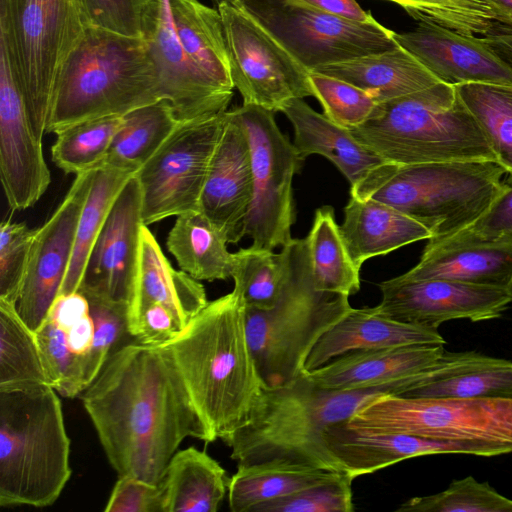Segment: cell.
Returning <instances> with one entry per match:
<instances>
[{"instance_id":"cell-1","label":"cell","mask_w":512,"mask_h":512,"mask_svg":"<svg viewBox=\"0 0 512 512\" xmlns=\"http://www.w3.org/2000/svg\"><path fill=\"white\" fill-rule=\"evenodd\" d=\"M80 396L119 476L158 485L185 438L213 441L162 346L137 342L114 351Z\"/></svg>"},{"instance_id":"cell-2","label":"cell","mask_w":512,"mask_h":512,"mask_svg":"<svg viewBox=\"0 0 512 512\" xmlns=\"http://www.w3.org/2000/svg\"><path fill=\"white\" fill-rule=\"evenodd\" d=\"M172 357L213 441L243 426L262 393L246 331V306L233 289L161 345Z\"/></svg>"},{"instance_id":"cell-3","label":"cell","mask_w":512,"mask_h":512,"mask_svg":"<svg viewBox=\"0 0 512 512\" xmlns=\"http://www.w3.org/2000/svg\"><path fill=\"white\" fill-rule=\"evenodd\" d=\"M405 379L365 389L331 390L303 372L284 386L263 388L249 420L222 441L238 465L282 461L344 472L326 444V429L347 422L380 396L399 395Z\"/></svg>"},{"instance_id":"cell-4","label":"cell","mask_w":512,"mask_h":512,"mask_svg":"<svg viewBox=\"0 0 512 512\" xmlns=\"http://www.w3.org/2000/svg\"><path fill=\"white\" fill-rule=\"evenodd\" d=\"M506 170L496 161L421 164L385 161L351 185L350 195L382 202L442 238L481 217L504 187Z\"/></svg>"},{"instance_id":"cell-5","label":"cell","mask_w":512,"mask_h":512,"mask_svg":"<svg viewBox=\"0 0 512 512\" xmlns=\"http://www.w3.org/2000/svg\"><path fill=\"white\" fill-rule=\"evenodd\" d=\"M61 402L47 383L0 388V505L47 507L71 476Z\"/></svg>"},{"instance_id":"cell-6","label":"cell","mask_w":512,"mask_h":512,"mask_svg":"<svg viewBox=\"0 0 512 512\" xmlns=\"http://www.w3.org/2000/svg\"><path fill=\"white\" fill-rule=\"evenodd\" d=\"M162 100L144 38L89 26L62 70L46 133Z\"/></svg>"},{"instance_id":"cell-7","label":"cell","mask_w":512,"mask_h":512,"mask_svg":"<svg viewBox=\"0 0 512 512\" xmlns=\"http://www.w3.org/2000/svg\"><path fill=\"white\" fill-rule=\"evenodd\" d=\"M350 132L388 162H497L455 86L444 82L380 102L370 118Z\"/></svg>"},{"instance_id":"cell-8","label":"cell","mask_w":512,"mask_h":512,"mask_svg":"<svg viewBox=\"0 0 512 512\" xmlns=\"http://www.w3.org/2000/svg\"><path fill=\"white\" fill-rule=\"evenodd\" d=\"M282 248L287 275L276 305L246 307L247 337L264 389L284 386L305 372L315 344L352 309L349 296L316 288L305 238Z\"/></svg>"},{"instance_id":"cell-9","label":"cell","mask_w":512,"mask_h":512,"mask_svg":"<svg viewBox=\"0 0 512 512\" xmlns=\"http://www.w3.org/2000/svg\"><path fill=\"white\" fill-rule=\"evenodd\" d=\"M89 26L81 0H0V49L41 140L64 65Z\"/></svg>"},{"instance_id":"cell-10","label":"cell","mask_w":512,"mask_h":512,"mask_svg":"<svg viewBox=\"0 0 512 512\" xmlns=\"http://www.w3.org/2000/svg\"><path fill=\"white\" fill-rule=\"evenodd\" d=\"M347 425L452 442L490 443L512 449V400L414 398L383 395L355 413Z\"/></svg>"},{"instance_id":"cell-11","label":"cell","mask_w":512,"mask_h":512,"mask_svg":"<svg viewBox=\"0 0 512 512\" xmlns=\"http://www.w3.org/2000/svg\"><path fill=\"white\" fill-rule=\"evenodd\" d=\"M234 109L247 135L252 166V199L242 237H249L255 248H282L293 240L292 183L303 161L280 131L273 111L253 104Z\"/></svg>"},{"instance_id":"cell-12","label":"cell","mask_w":512,"mask_h":512,"mask_svg":"<svg viewBox=\"0 0 512 512\" xmlns=\"http://www.w3.org/2000/svg\"><path fill=\"white\" fill-rule=\"evenodd\" d=\"M237 3L308 71L398 45L394 31L378 22L366 24L346 20L301 0H240Z\"/></svg>"},{"instance_id":"cell-13","label":"cell","mask_w":512,"mask_h":512,"mask_svg":"<svg viewBox=\"0 0 512 512\" xmlns=\"http://www.w3.org/2000/svg\"><path fill=\"white\" fill-rule=\"evenodd\" d=\"M225 113L180 122L137 171L144 225L199 210Z\"/></svg>"},{"instance_id":"cell-14","label":"cell","mask_w":512,"mask_h":512,"mask_svg":"<svg viewBox=\"0 0 512 512\" xmlns=\"http://www.w3.org/2000/svg\"><path fill=\"white\" fill-rule=\"evenodd\" d=\"M234 88L243 104L280 111L295 98L314 96L309 72L242 5H218Z\"/></svg>"},{"instance_id":"cell-15","label":"cell","mask_w":512,"mask_h":512,"mask_svg":"<svg viewBox=\"0 0 512 512\" xmlns=\"http://www.w3.org/2000/svg\"><path fill=\"white\" fill-rule=\"evenodd\" d=\"M376 311L390 319L433 329L444 322L499 318L512 303V287L475 285L447 279L403 280L379 284Z\"/></svg>"},{"instance_id":"cell-16","label":"cell","mask_w":512,"mask_h":512,"mask_svg":"<svg viewBox=\"0 0 512 512\" xmlns=\"http://www.w3.org/2000/svg\"><path fill=\"white\" fill-rule=\"evenodd\" d=\"M142 29L162 99L171 104L180 122L227 111L233 92L219 89L186 53L174 29L169 0H149Z\"/></svg>"},{"instance_id":"cell-17","label":"cell","mask_w":512,"mask_h":512,"mask_svg":"<svg viewBox=\"0 0 512 512\" xmlns=\"http://www.w3.org/2000/svg\"><path fill=\"white\" fill-rule=\"evenodd\" d=\"M93 169L76 175L58 208L36 229L25 280L16 303L19 315L33 331L47 317L64 282Z\"/></svg>"},{"instance_id":"cell-18","label":"cell","mask_w":512,"mask_h":512,"mask_svg":"<svg viewBox=\"0 0 512 512\" xmlns=\"http://www.w3.org/2000/svg\"><path fill=\"white\" fill-rule=\"evenodd\" d=\"M143 225L142 194L135 174L114 202L91 250L78 291L85 296L128 305Z\"/></svg>"},{"instance_id":"cell-19","label":"cell","mask_w":512,"mask_h":512,"mask_svg":"<svg viewBox=\"0 0 512 512\" xmlns=\"http://www.w3.org/2000/svg\"><path fill=\"white\" fill-rule=\"evenodd\" d=\"M0 177L5 197L13 210L33 206L51 181L42 140L32 128L8 59L1 49Z\"/></svg>"},{"instance_id":"cell-20","label":"cell","mask_w":512,"mask_h":512,"mask_svg":"<svg viewBox=\"0 0 512 512\" xmlns=\"http://www.w3.org/2000/svg\"><path fill=\"white\" fill-rule=\"evenodd\" d=\"M393 37L441 82L512 86V67L482 37L467 36L428 21H419L409 32H394Z\"/></svg>"},{"instance_id":"cell-21","label":"cell","mask_w":512,"mask_h":512,"mask_svg":"<svg viewBox=\"0 0 512 512\" xmlns=\"http://www.w3.org/2000/svg\"><path fill=\"white\" fill-rule=\"evenodd\" d=\"M326 444L353 479L374 473L403 460L436 454H470L491 457L511 453L497 444L452 442L399 433L355 429L346 422L329 426Z\"/></svg>"},{"instance_id":"cell-22","label":"cell","mask_w":512,"mask_h":512,"mask_svg":"<svg viewBox=\"0 0 512 512\" xmlns=\"http://www.w3.org/2000/svg\"><path fill=\"white\" fill-rule=\"evenodd\" d=\"M252 199V166L244 126L235 111L227 110L200 199L199 210L237 244Z\"/></svg>"},{"instance_id":"cell-23","label":"cell","mask_w":512,"mask_h":512,"mask_svg":"<svg viewBox=\"0 0 512 512\" xmlns=\"http://www.w3.org/2000/svg\"><path fill=\"white\" fill-rule=\"evenodd\" d=\"M403 280L447 279L463 283L512 287V240H479L459 232L430 238L419 262Z\"/></svg>"},{"instance_id":"cell-24","label":"cell","mask_w":512,"mask_h":512,"mask_svg":"<svg viewBox=\"0 0 512 512\" xmlns=\"http://www.w3.org/2000/svg\"><path fill=\"white\" fill-rule=\"evenodd\" d=\"M398 396L512 400V361L445 350L433 364L410 375Z\"/></svg>"},{"instance_id":"cell-25","label":"cell","mask_w":512,"mask_h":512,"mask_svg":"<svg viewBox=\"0 0 512 512\" xmlns=\"http://www.w3.org/2000/svg\"><path fill=\"white\" fill-rule=\"evenodd\" d=\"M152 302L167 307L181 329L208 304L204 286L186 272L175 270L152 232L143 225L137 269L128 302V334L143 308Z\"/></svg>"},{"instance_id":"cell-26","label":"cell","mask_w":512,"mask_h":512,"mask_svg":"<svg viewBox=\"0 0 512 512\" xmlns=\"http://www.w3.org/2000/svg\"><path fill=\"white\" fill-rule=\"evenodd\" d=\"M445 343L438 329L390 319L379 314L375 307L352 308L315 344L306 360L305 371L352 351Z\"/></svg>"},{"instance_id":"cell-27","label":"cell","mask_w":512,"mask_h":512,"mask_svg":"<svg viewBox=\"0 0 512 512\" xmlns=\"http://www.w3.org/2000/svg\"><path fill=\"white\" fill-rule=\"evenodd\" d=\"M444 345H406L358 350L305 371L318 386L333 390H357L397 382L433 364Z\"/></svg>"},{"instance_id":"cell-28","label":"cell","mask_w":512,"mask_h":512,"mask_svg":"<svg viewBox=\"0 0 512 512\" xmlns=\"http://www.w3.org/2000/svg\"><path fill=\"white\" fill-rule=\"evenodd\" d=\"M282 112L294 129L293 145L302 161L318 154L331 161L351 185L385 160L359 142L345 129L324 114L313 110L303 98L283 105Z\"/></svg>"},{"instance_id":"cell-29","label":"cell","mask_w":512,"mask_h":512,"mask_svg":"<svg viewBox=\"0 0 512 512\" xmlns=\"http://www.w3.org/2000/svg\"><path fill=\"white\" fill-rule=\"evenodd\" d=\"M341 232L357 266L416 241L430 239L420 222L376 200L351 196L344 209Z\"/></svg>"},{"instance_id":"cell-30","label":"cell","mask_w":512,"mask_h":512,"mask_svg":"<svg viewBox=\"0 0 512 512\" xmlns=\"http://www.w3.org/2000/svg\"><path fill=\"white\" fill-rule=\"evenodd\" d=\"M351 83L384 102L441 82L401 46L312 70Z\"/></svg>"},{"instance_id":"cell-31","label":"cell","mask_w":512,"mask_h":512,"mask_svg":"<svg viewBox=\"0 0 512 512\" xmlns=\"http://www.w3.org/2000/svg\"><path fill=\"white\" fill-rule=\"evenodd\" d=\"M229 479L205 451L194 447L177 451L160 482L164 512H216L228 492Z\"/></svg>"},{"instance_id":"cell-32","label":"cell","mask_w":512,"mask_h":512,"mask_svg":"<svg viewBox=\"0 0 512 512\" xmlns=\"http://www.w3.org/2000/svg\"><path fill=\"white\" fill-rule=\"evenodd\" d=\"M174 29L186 53L222 91L232 92L230 62L218 9L198 0H169Z\"/></svg>"},{"instance_id":"cell-33","label":"cell","mask_w":512,"mask_h":512,"mask_svg":"<svg viewBox=\"0 0 512 512\" xmlns=\"http://www.w3.org/2000/svg\"><path fill=\"white\" fill-rule=\"evenodd\" d=\"M176 217L166 245L180 270L199 281L232 278L233 253L224 232L200 210Z\"/></svg>"},{"instance_id":"cell-34","label":"cell","mask_w":512,"mask_h":512,"mask_svg":"<svg viewBox=\"0 0 512 512\" xmlns=\"http://www.w3.org/2000/svg\"><path fill=\"white\" fill-rule=\"evenodd\" d=\"M341 473L282 461L238 465L229 479V508L250 512L258 504L330 481Z\"/></svg>"},{"instance_id":"cell-35","label":"cell","mask_w":512,"mask_h":512,"mask_svg":"<svg viewBox=\"0 0 512 512\" xmlns=\"http://www.w3.org/2000/svg\"><path fill=\"white\" fill-rule=\"evenodd\" d=\"M137 172L102 162L93 169L76 231L71 261L60 294L78 291L91 250L120 192Z\"/></svg>"},{"instance_id":"cell-36","label":"cell","mask_w":512,"mask_h":512,"mask_svg":"<svg viewBox=\"0 0 512 512\" xmlns=\"http://www.w3.org/2000/svg\"><path fill=\"white\" fill-rule=\"evenodd\" d=\"M305 241L318 290L346 296L359 291L360 267L351 258L332 207L316 210Z\"/></svg>"},{"instance_id":"cell-37","label":"cell","mask_w":512,"mask_h":512,"mask_svg":"<svg viewBox=\"0 0 512 512\" xmlns=\"http://www.w3.org/2000/svg\"><path fill=\"white\" fill-rule=\"evenodd\" d=\"M179 123L165 99L128 112L103 162L137 172Z\"/></svg>"},{"instance_id":"cell-38","label":"cell","mask_w":512,"mask_h":512,"mask_svg":"<svg viewBox=\"0 0 512 512\" xmlns=\"http://www.w3.org/2000/svg\"><path fill=\"white\" fill-rule=\"evenodd\" d=\"M454 86L488 140L497 162L512 176V86L490 83Z\"/></svg>"},{"instance_id":"cell-39","label":"cell","mask_w":512,"mask_h":512,"mask_svg":"<svg viewBox=\"0 0 512 512\" xmlns=\"http://www.w3.org/2000/svg\"><path fill=\"white\" fill-rule=\"evenodd\" d=\"M40 383L48 384L36 333L0 299V388Z\"/></svg>"},{"instance_id":"cell-40","label":"cell","mask_w":512,"mask_h":512,"mask_svg":"<svg viewBox=\"0 0 512 512\" xmlns=\"http://www.w3.org/2000/svg\"><path fill=\"white\" fill-rule=\"evenodd\" d=\"M123 116L92 118L66 126L55 134L53 163L65 173L78 175L100 165L106 158Z\"/></svg>"},{"instance_id":"cell-41","label":"cell","mask_w":512,"mask_h":512,"mask_svg":"<svg viewBox=\"0 0 512 512\" xmlns=\"http://www.w3.org/2000/svg\"><path fill=\"white\" fill-rule=\"evenodd\" d=\"M286 275L284 248L276 254L273 250L250 246L233 253L234 289L241 294L248 308H273L282 293Z\"/></svg>"},{"instance_id":"cell-42","label":"cell","mask_w":512,"mask_h":512,"mask_svg":"<svg viewBox=\"0 0 512 512\" xmlns=\"http://www.w3.org/2000/svg\"><path fill=\"white\" fill-rule=\"evenodd\" d=\"M398 512H512V499L473 476L453 480L436 494L413 497Z\"/></svg>"},{"instance_id":"cell-43","label":"cell","mask_w":512,"mask_h":512,"mask_svg":"<svg viewBox=\"0 0 512 512\" xmlns=\"http://www.w3.org/2000/svg\"><path fill=\"white\" fill-rule=\"evenodd\" d=\"M402 6L415 20L428 21L455 32L486 36L498 24L480 0H387Z\"/></svg>"},{"instance_id":"cell-44","label":"cell","mask_w":512,"mask_h":512,"mask_svg":"<svg viewBox=\"0 0 512 512\" xmlns=\"http://www.w3.org/2000/svg\"><path fill=\"white\" fill-rule=\"evenodd\" d=\"M47 382L66 398L84 389L82 360L71 350L64 329L49 315L35 331Z\"/></svg>"},{"instance_id":"cell-45","label":"cell","mask_w":512,"mask_h":512,"mask_svg":"<svg viewBox=\"0 0 512 512\" xmlns=\"http://www.w3.org/2000/svg\"><path fill=\"white\" fill-rule=\"evenodd\" d=\"M309 80L324 115L345 129L362 125L379 104L373 95L344 80L316 71L309 72Z\"/></svg>"},{"instance_id":"cell-46","label":"cell","mask_w":512,"mask_h":512,"mask_svg":"<svg viewBox=\"0 0 512 512\" xmlns=\"http://www.w3.org/2000/svg\"><path fill=\"white\" fill-rule=\"evenodd\" d=\"M352 481L342 472L330 481L258 504L250 512H353Z\"/></svg>"},{"instance_id":"cell-47","label":"cell","mask_w":512,"mask_h":512,"mask_svg":"<svg viewBox=\"0 0 512 512\" xmlns=\"http://www.w3.org/2000/svg\"><path fill=\"white\" fill-rule=\"evenodd\" d=\"M86 298L90 304L95 330L92 347L84 359L85 389L99 374L113 346L128 333L127 304L110 302L95 296Z\"/></svg>"},{"instance_id":"cell-48","label":"cell","mask_w":512,"mask_h":512,"mask_svg":"<svg viewBox=\"0 0 512 512\" xmlns=\"http://www.w3.org/2000/svg\"><path fill=\"white\" fill-rule=\"evenodd\" d=\"M36 229L3 221L0 226V299L17 303L25 280Z\"/></svg>"},{"instance_id":"cell-49","label":"cell","mask_w":512,"mask_h":512,"mask_svg":"<svg viewBox=\"0 0 512 512\" xmlns=\"http://www.w3.org/2000/svg\"><path fill=\"white\" fill-rule=\"evenodd\" d=\"M89 25L143 38V15L149 0H81Z\"/></svg>"},{"instance_id":"cell-50","label":"cell","mask_w":512,"mask_h":512,"mask_svg":"<svg viewBox=\"0 0 512 512\" xmlns=\"http://www.w3.org/2000/svg\"><path fill=\"white\" fill-rule=\"evenodd\" d=\"M106 512H164V491L131 476H119L104 509Z\"/></svg>"},{"instance_id":"cell-51","label":"cell","mask_w":512,"mask_h":512,"mask_svg":"<svg viewBox=\"0 0 512 512\" xmlns=\"http://www.w3.org/2000/svg\"><path fill=\"white\" fill-rule=\"evenodd\" d=\"M459 233L479 240H512V176L506 178L502 191L487 211Z\"/></svg>"},{"instance_id":"cell-52","label":"cell","mask_w":512,"mask_h":512,"mask_svg":"<svg viewBox=\"0 0 512 512\" xmlns=\"http://www.w3.org/2000/svg\"><path fill=\"white\" fill-rule=\"evenodd\" d=\"M181 330L167 307L152 302L143 308L129 335L141 344L161 346L176 337Z\"/></svg>"},{"instance_id":"cell-53","label":"cell","mask_w":512,"mask_h":512,"mask_svg":"<svg viewBox=\"0 0 512 512\" xmlns=\"http://www.w3.org/2000/svg\"><path fill=\"white\" fill-rule=\"evenodd\" d=\"M57 323L64 329L71 350L82 360L84 365V359L89 353L94 339L95 329L91 312L70 321Z\"/></svg>"},{"instance_id":"cell-54","label":"cell","mask_w":512,"mask_h":512,"mask_svg":"<svg viewBox=\"0 0 512 512\" xmlns=\"http://www.w3.org/2000/svg\"><path fill=\"white\" fill-rule=\"evenodd\" d=\"M305 4L328 14L359 23L377 22L356 0H301Z\"/></svg>"},{"instance_id":"cell-55","label":"cell","mask_w":512,"mask_h":512,"mask_svg":"<svg viewBox=\"0 0 512 512\" xmlns=\"http://www.w3.org/2000/svg\"><path fill=\"white\" fill-rule=\"evenodd\" d=\"M484 42L512 67V28L497 24L494 30L483 36Z\"/></svg>"},{"instance_id":"cell-56","label":"cell","mask_w":512,"mask_h":512,"mask_svg":"<svg viewBox=\"0 0 512 512\" xmlns=\"http://www.w3.org/2000/svg\"><path fill=\"white\" fill-rule=\"evenodd\" d=\"M492 12L495 21L512 28V0H480Z\"/></svg>"},{"instance_id":"cell-57","label":"cell","mask_w":512,"mask_h":512,"mask_svg":"<svg viewBox=\"0 0 512 512\" xmlns=\"http://www.w3.org/2000/svg\"><path fill=\"white\" fill-rule=\"evenodd\" d=\"M213 1L216 2L217 5H219L222 3L235 4V3L239 2L240 0H213Z\"/></svg>"}]
</instances>
